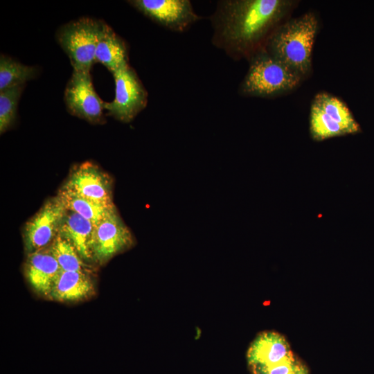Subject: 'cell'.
Instances as JSON below:
<instances>
[{
  "instance_id": "3",
  "label": "cell",
  "mask_w": 374,
  "mask_h": 374,
  "mask_svg": "<svg viewBox=\"0 0 374 374\" xmlns=\"http://www.w3.org/2000/svg\"><path fill=\"white\" fill-rule=\"evenodd\" d=\"M248 60V71L238 88L241 96L275 97L293 90L303 79L268 53L265 47L257 51Z\"/></svg>"
},
{
  "instance_id": "15",
  "label": "cell",
  "mask_w": 374,
  "mask_h": 374,
  "mask_svg": "<svg viewBox=\"0 0 374 374\" xmlns=\"http://www.w3.org/2000/svg\"><path fill=\"white\" fill-rule=\"evenodd\" d=\"M94 224L74 212L67 211L59 233L69 240L84 261L93 260Z\"/></svg>"
},
{
  "instance_id": "7",
  "label": "cell",
  "mask_w": 374,
  "mask_h": 374,
  "mask_svg": "<svg viewBox=\"0 0 374 374\" xmlns=\"http://www.w3.org/2000/svg\"><path fill=\"white\" fill-rule=\"evenodd\" d=\"M64 98L71 114L93 124L104 122L105 102L93 88L90 72L73 71Z\"/></svg>"
},
{
  "instance_id": "4",
  "label": "cell",
  "mask_w": 374,
  "mask_h": 374,
  "mask_svg": "<svg viewBox=\"0 0 374 374\" xmlns=\"http://www.w3.org/2000/svg\"><path fill=\"white\" fill-rule=\"evenodd\" d=\"M361 128L348 106L328 93L317 94L311 104L310 132L317 141L356 134Z\"/></svg>"
},
{
  "instance_id": "1",
  "label": "cell",
  "mask_w": 374,
  "mask_h": 374,
  "mask_svg": "<svg viewBox=\"0 0 374 374\" xmlns=\"http://www.w3.org/2000/svg\"><path fill=\"white\" fill-rule=\"evenodd\" d=\"M292 0H221L210 17L211 42L235 60L265 47L292 9Z\"/></svg>"
},
{
  "instance_id": "6",
  "label": "cell",
  "mask_w": 374,
  "mask_h": 374,
  "mask_svg": "<svg viewBox=\"0 0 374 374\" xmlns=\"http://www.w3.org/2000/svg\"><path fill=\"white\" fill-rule=\"evenodd\" d=\"M115 98L105 103L109 115L123 123L132 121L148 104V92L134 69L128 64L112 73Z\"/></svg>"
},
{
  "instance_id": "22",
  "label": "cell",
  "mask_w": 374,
  "mask_h": 374,
  "mask_svg": "<svg viewBox=\"0 0 374 374\" xmlns=\"http://www.w3.org/2000/svg\"><path fill=\"white\" fill-rule=\"evenodd\" d=\"M291 374H308V369L306 366L302 363Z\"/></svg>"
},
{
  "instance_id": "14",
  "label": "cell",
  "mask_w": 374,
  "mask_h": 374,
  "mask_svg": "<svg viewBox=\"0 0 374 374\" xmlns=\"http://www.w3.org/2000/svg\"><path fill=\"white\" fill-rule=\"evenodd\" d=\"M95 61L105 66L112 73L128 64L126 43L103 22L96 48Z\"/></svg>"
},
{
  "instance_id": "9",
  "label": "cell",
  "mask_w": 374,
  "mask_h": 374,
  "mask_svg": "<svg viewBox=\"0 0 374 374\" xmlns=\"http://www.w3.org/2000/svg\"><path fill=\"white\" fill-rule=\"evenodd\" d=\"M134 8L171 31L182 33L200 19L189 0H132Z\"/></svg>"
},
{
  "instance_id": "11",
  "label": "cell",
  "mask_w": 374,
  "mask_h": 374,
  "mask_svg": "<svg viewBox=\"0 0 374 374\" xmlns=\"http://www.w3.org/2000/svg\"><path fill=\"white\" fill-rule=\"evenodd\" d=\"M62 188L99 203L114 204L112 179L92 162L75 166Z\"/></svg>"
},
{
  "instance_id": "21",
  "label": "cell",
  "mask_w": 374,
  "mask_h": 374,
  "mask_svg": "<svg viewBox=\"0 0 374 374\" xmlns=\"http://www.w3.org/2000/svg\"><path fill=\"white\" fill-rule=\"evenodd\" d=\"M301 362L294 356L279 363L251 367L253 374H291Z\"/></svg>"
},
{
  "instance_id": "2",
  "label": "cell",
  "mask_w": 374,
  "mask_h": 374,
  "mask_svg": "<svg viewBox=\"0 0 374 374\" xmlns=\"http://www.w3.org/2000/svg\"><path fill=\"white\" fill-rule=\"evenodd\" d=\"M317 28L316 15L306 12L280 24L268 38L265 48L303 78L312 68Z\"/></svg>"
},
{
  "instance_id": "12",
  "label": "cell",
  "mask_w": 374,
  "mask_h": 374,
  "mask_svg": "<svg viewBox=\"0 0 374 374\" xmlns=\"http://www.w3.org/2000/svg\"><path fill=\"white\" fill-rule=\"evenodd\" d=\"M61 271L49 246L28 254L25 267L26 276L37 293L49 296Z\"/></svg>"
},
{
  "instance_id": "19",
  "label": "cell",
  "mask_w": 374,
  "mask_h": 374,
  "mask_svg": "<svg viewBox=\"0 0 374 374\" xmlns=\"http://www.w3.org/2000/svg\"><path fill=\"white\" fill-rule=\"evenodd\" d=\"M51 253L58 262L62 271H76L88 273L85 261L73 244L58 233L49 245Z\"/></svg>"
},
{
  "instance_id": "8",
  "label": "cell",
  "mask_w": 374,
  "mask_h": 374,
  "mask_svg": "<svg viewBox=\"0 0 374 374\" xmlns=\"http://www.w3.org/2000/svg\"><path fill=\"white\" fill-rule=\"evenodd\" d=\"M66 209L57 196L48 199L26 224L24 240L28 254L48 247L58 235Z\"/></svg>"
},
{
  "instance_id": "10",
  "label": "cell",
  "mask_w": 374,
  "mask_h": 374,
  "mask_svg": "<svg viewBox=\"0 0 374 374\" xmlns=\"http://www.w3.org/2000/svg\"><path fill=\"white\" fill-rule=\"evenodd\" d=\"M134 242L132 232L115 209L94 225L93 260L104 264L116 254L130 248Z\"/></svg>"
},
{
  "instance_id": "16",
  "label": "cell",
  "mask_w": 374,
  "mask_h": 374,
  "mask_svg": "<svg viewBox=\"0 0 374 374\" xmlns=\"http://www.w3.org/2000/svg\"><path fill=\"white\" fill-rule=\"evenodd\" d=\"M93 293V283L88 273L62 271L48 296L59 301L71 302L87 299Z\"/></svg>"
},
{
  "instance_id": "18",
  "label": "cell",
  "mask_w": 374,
  "mask_h": 374,
  "mask_svg": "<svg viewBox=\"0 0 374 374\" xmlns=\"http://www.w3.org/2000/svg\"><path fill=\"white\" fill-rule=\"evenodd\" d=\"M37 69L35 66L21 64L10 57H0V91L26 82L36 77Z\"/></svg>"
},
{
  "instance_id": "5",
  "label": "cell",
  "mask_w": 374,
  "mask_h": 374,
  "mask_svg": "<svg viewBox=\"0 0 374 374\" xmlns=\"http://www.w3.org/2000/svg\"><path fill=\"white\" fill-rule=\"evenodd\" d=\"M103 21L81 17L62 26L57 42L67 54L75 71H88L95 61V52Z\"/></svg>"
},
{
  "instance_id": "20",
  "label": "cell",
  "mask_w": 374,
  "mask_h": 374,
  "mask_svg": "<svg viewBox=\"0 0 374 374\" xmlns=\"http://www.w3.org/2000/svg\"><path fill=\"white\" fill-rule=\"evenodd\" d=\"M25 84L0 91V133L7 131L17 118V105Z\"/></svg>"
},
{
  "instance_id": "17",
  "label": "cell",
  "mask_w": 374,
  "mask_h": 374,
  "mask_svg": "<svg viewBox=\"0 0 374 374\" xmlns=\"http://www.w3.org/2000/svg\"><path fill=\"white\" fill-rule=\"evenodd\" d=\"M58 198L67 211L78 213L91 222L98 224L113 211L114 204L107 205L78 195L63 188L57 193Z\"/></svg>"
},
{
  "instance_id": "13",
  "label": "cell",
  "mask_w": 374,
  "mask_h": 374,
  "mask_svg": "<svg viewBox=\"0 0 374 374\" xmlns=\"http://www.w3.org/2000/svg\"><path fill=\"white\" fill-rule=\"evenodd\" d=\"M293 355L285 338L273 331L260 333L251 344L247 355L251 367L275 364Z\"/></svg>"
}]
</instances>
